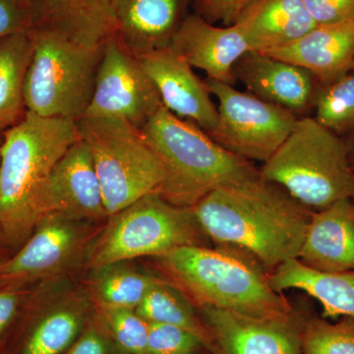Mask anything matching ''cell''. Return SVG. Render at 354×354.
Masks as SVG:
<instances>
[{"label": "cell", "instance_id": "2e32d148", "mask_svg": "<svg viewBox=\"0 0 354 354\" xmlns=\"http://www.w3.org/2000/svg\"><path fill=\"white\" fill-rule=\"evenodd\" d=\"M171 48L206 79L234 85V69L248 53V44L235 24L218 26L192 12L171 39Z\"/></svg>", "mask_w": 354, "mask_h": 354}, {"label": "cell", "instance_id": "9c48e42d", "mask_svg": "<svg viewBox=\"0 0 354 354\" xmlns=\"http://www.w3.org/2000/svg\"><path fill=\"white\" fill-rule=\"evenodd\" d=\"M218 101V125L212 138L249 162H267L292 131L297 114L234 85L205 79Z\"/></svg>", "mask_w": 354, "mask_h": 354}, {"label": "cell", "instance_id": "d6986e66", "mask_svg": "<svg viewBox=\"0 0 354 354\" xmlns=\"http://www.w3.org/2000/svg\"><path fill=\"white\" fill-rule=\"evenodd\" d=\"M306 69L320 85L333 82L354 67V21L317 25L295 43L265 53Z\"/></svg>", "mask_w": 354, "mask_h": 354}, {"label": "cell", "instance_id": "e575fe53", "mask_svg": "<svg viewBox=\"0 0 354 354\" xmlns=\"http://www.w3.org/2000/svg\"><path fill=\"white\" fill-rule=\"evenodd\" d=\"M66 354H106V342L95 328L91 327L70 346Z\"/></svg>", "mask_w": 354, "mask_h": 354}, {"label": "cell", "instance_id": "e0dca14e", "mask_svg": "<svg viewBox=\"0 0 354 354\" xmlns=\"http://www.w3.org/2000/svg\"><path fill=\"white\" fill-rule=\"evenodd\" d=\"M192 0H114L115 37L134 57L171 46Z\"/></svg>", "mask_w": 354, "mask_h": 354}, {"label": "cell", "instance_id": "f546056e", "mask_svg": "<svg viewBox=\"0 0 354 354\" xmlns=\"http://www.w3.org/2000/svg\"><path fill=\"white\" fill-rule=\"evenodd\" d=\"M148 324L150 354H201L208 351L201 339L188 330L167 324Z\"/></svg>", "mask_w": 354, "mask_h": 354}, {"label": "cell", "instance_id": "8d00e7d4", "mask_svg": "<svg viewBox=\"0 0 354 354\" xmlns=\"http://www.w3.org/2000/svg\"><path fill=\"white\" fill-rule=\"evenodd\" d=\"M12 250L7 246L6 241H3L1 235H0V264L8 259L12 255Z\"/></svg>", "mask_w": 354, "mask_h": 354}, {"label": "cell", "instance_id": "d4e9b609", "mask_svg": "<svg viewBox=\"0 0 354 354\" xmlns=\"http://www.w3.org/2000/svg\"><path fill=\"white\" fill-rule=\"evenodd\" d=\"M135 310L147 322L167 324L192 333L213 354L211 334L202 316L197 315L194 304L169 279L153 286Z\"/></svg>", "mask_w": 354, "mask_h": 354}, {"label": "cell", "instance_id": "ab89813d", "mask_svg": "<svg viewBox=\"0 0 354 354\" xmlns=\"http://www.w3.org/2000/svg\"><path fill=\"white\" fill-rule=\"evenodd\" d=\"M353 69H354V67H353Z\"/></svg>", "mask_w": 354, "mask_h": 354}, {"label": "cell", "instance_id": "83f0119b", "mask_svg": "<svg viewBox=\"0 0 354 354\" xmlns=\"http://www.w3.org/2000/svg\"><path fill=\"white\" fill-rule=\"evenodd\" d=\"M301 354H354V318L341 317L332 323L323 317H305Z\"/></svg>", "mask_w": 354, "mask_h": 354}, {"label": "cell", "instance_id": "4dcf8cb0", "mask_svg": "<svg viewBox=\"0 0 354 354\" xmlns=\"http://www.w3.org/2000/svg\"><path fill=\"white\" fill-rule=\"evenodd\" d=\"M316 25H335L354 21V0H304Z\"/></svg>", "mask_w": 354, "mask_h": 354}, {"label": "cell", "instance_id": "cb8c5ba5", "mask_svg": "<svg viewBox=\"0 0 354 354\" xmlns=\"http://www.w3.org/2000/svg\"><path fill=\"white\" fill-rule=\"evenodd\" d=\"M86 310L85 300L79 297L51 307L28 330L20 354L64 353L82 330Z\"/></svg>", "mask_w": 354, "mask_h": 354}, {"label": "cell", "instance_id": "f35d334b", "mask_svg": "<svg viewBox=\"0 0 354 354\" xmlns=\"http://www.w3.org/2000/svg\"><path fill=\"white\" fill-rule=\"evenodd\" d=\"M353 201H354V198H353Z\"/></svg>", "mask_w": 354, "mask_h": 354}, {"label": "cell", "instance_id": "44dd1931", "mask_svg": "<svg viewBox=\"0 0 354 354\" xmlns=\"http://www.w3.org/2000/svg\"><path fill=\"white\" fill-rule=\"evenodd\" d=\"M234 24L249 50L262 53L295 43L317 26L304 0H254Z\"/></svg>", "mask_w": 354, "mask_h": 354}, {"label": "cell", "instance_id": "1f68e13d", "mask_svg": "<svg viewBox=\"0 0 354 354\" xmlns=\"http://www.w3.org/2000/svg\"><path fill=\"white\" fill-rule=\"evenodd\" d=\"M254 0H192L193 12L223 26L234 24L239 14Z\"/></svg>", "mask_w": 354, "mask_h": 354}, {"label": "cell", "instance_id": "484cf974", "mask_svg": "<svg viewBox=\"0 0 354 354\" xmlns=\"http://www.w3.org/2000/svg\"><path fill=\"white\" fill-rule=\"evenodd\" d=\"M95 283L99 306L136 309L153 286L165 279L156 278L132 270L104 268Z\"/></svg>", "mask_w": 354, "mask_h": 354}, {"label": "cell", "instance_id": "52a82bcc", "mask_svg": "<svg viewBox=\"0 0 354 354\" xmlns=\"http://www.w3.org/2000/svg\"><path fill=\"white\" fill-rule=\"evenodd\" d=\"M88 258L95 271L139 257H162L179 247L204 245L194 209L167 202L150 193L109 216Z\"/></svg>", "mask_w": 354, "mask_h": 354}, {"label": "cell", "instance_id": "74e56055", "mask_svg": "<svg viewBox=\"0 0 354 354\" xmlns=\"http://www.w3.org/2000/svg\"><path fill=\"white\" fill-rule=\"evenodd\" d=\"M2 135H0V144H1Z\"/></svg>", "mask_w": 354, "mask_h": 354}, {"label": "cell", "instance_id": "ac0fdd59", "mask_svg": "<svg viewBox=\"0 0 354 354\" xmlns=\"http://www.w3.org/2000/svg\"><path fill=\"white\" fill-rule=\"evenodd\" d=\"M297 260L325 272L354 270V201L344 199L313 212Z\"/></svg>", "mask_w": 354, "mask_h": 354}, {"label": "cell", "instance_id": "ba28073f", "mask_svg": "<svg viewBox=\"0 0 354 354\" xmlns=\"http://www.w3.org/2000/svg\"><path fill=\"white\" fill-rule=\"evenodd\" d=\"M77 125L94 160L109 216L158 192L164 167L141 128L108 118H84Z\"/></svg>", "mask_w": 354, "mask_h": 354}, {"label": "cell", "instance_id": "8fae6325", "mask_svg": "<svg viewBox=\"0 0 354 354\" xmlns=\"http://www.w3.org/2000/svg\"><path fill=\"white\" fill-rule=\"evenodd\" d=\"M74 221L58 215L41 218L29 239L0 264V288H26L70 267L87 242Z\"/></svg>", "mask_w": 354, "mask_h": 354}, {"label": "cell", "instance_id": "4316f807", "mask_svg": "<svg viewBox=\"0 0 354 354\" xmlns=\"http://www.w3.org/2000/svg\"><path fill=\"white\" fill-rule=\"evenodd\" d=\"M321 125L344 136L354 127V69L333 82L320 85L313 106Z\"/></svg>", "mask_w": 354, "mask_h": 354}, {"label": "cell", "instance_id": "ffe728a7", "mask_svg": "<svg viewBox=\"0 0 354 354\" xmlns=\"http://www.w3.org/2000/svg\"><path fill=\"white\" fill-rule=\"evenodd\" d=\"M30 30L104 41L115 34L114 0H24ZM28 31V32H29Z\"/></svg>", "mask_w": 354, "mask_h": 354}, {"label": "cell", "instance_id": "f1b7e54d", "mask_svg": "<svg viewBox=\"0 0 354 354\" xmlns=\"http://www.w3.org/2000/svg\"><path fill=\"white\" fill-rule=\"evenodd\" d=\"M113 337L130 354L149 353V324L135 309L100 306Z\"/></svg>", "mask_w": 354, "mask_h": 354}, {"label": "cell", "instance_id": "836d02e7", "mask_svg": "<svg viewBox=\"0 0 354 354\" xmlns=\"http://www.w3.org/2000/svg\"><path fill=\"white\" fill-rule=\"evenodd\" d=\"M30 30L24 0H0V39Z\"/></svg>", "mask_w": 354, "mask_h": 354}, {"label": "cell", "instance_id": "277c9868", "mask_svg": "<svg viewBox=\"0 0 354 354\" xmlns=\"http://www.w3.org/2000/svg\"><path fill=\"white\" fill-rule=\"evenodd\" d=\"M165 171L158 193L167 202L194 208L209 193L260 174L252 162L221 147L189 121L164 106L141 128Z\"/></svg>", "mask_w": 354, "mask_h": 354}, {"label": "cell", "instance_id": "7a4b0ae2", "mask_svg": "<svg viewBox=\"0 0 354 354\" xmlns=\"http://www.w3.org/2000/svg\"><path fill=\"white\" fill-rule=\"evenodd\" d=\"M80 138L76 121L26 111L0 144V235L15 252L41 220V201L51 172Z\"/></svg>", "mask_w": 354, "mask_h": 354}, {"label": "cell", "instance_id": "d6a6232c", "mask_svg": "<svg viewBox=\"0 0 354 354\" xmlns=\"http://www.w3.org/2000/svg\"><path fill=\"white\" fill-rule=\"evenodd\" d=\"M26 288H0V339L15 322L31 295Z\"/></svg>", "mask_w": 354, "mask_h": 354}, {"label": "cell", "instance_id": "8992f818", "mask_svg": "<svg viewBox=\"0 0 354 354\" xmlns=\"http://www.w3.org/2000/svg\"><path fill=\"white\" fill-rule=\"evenodd\" d=\"M27 32L32 57L25 84L26 109L77 122L92 99L106 41H85L39 30Z\"/></svg>", "mask_w": 354, "mask_h": 354}, {"label": "cell", "instance_id": "7402d4cb", "mask_svg": "<svg viewBox=\"0 0 354 354\" xmlns=\"http://www.w3.org/2000/svg\"><path fill=\"white\" fill-rule=\"evenodd\" d=\"M269 281L279 293L288 290L304 291L321 304L323 318H354V270L319 272L291 259L270 272Z\"/></svg>", "mask_w": 354, "mask_h": 354}, {"label": "cell", "instance_id": "d590c367", "mask_svg": "<svg viewBox=\"0 0 354 354\" xmlns=\"http://www.w3.org/2000/svg\"><path fill=\"white\" fill-rule=\"evenodd\" d=\"M348 147L349 162L354 169V127L342 136Z\"/></svg>", "mask_w": 354, "mask_h": 354}, {"label": "cell", "instance_id": "5b68a950", "mask_svg": "<svg viewBox=\"0 0 354 354\" xmlns=\"http://www.w3.org/2000/svg\"><path fill=\"white\" fill-rule=\"evenodd\" d=\"M313 212L354 198V169L344 138L313 116L298 118L278 151L259 169Z\"/></svg>", "mask_w": 354, "mask_h": 354}, {"label": "cell", "instance_id": "7c38bea8", "mask_svg": "<svg viewBox=\"0 0 354 354\" xmlns=\"http://www.w3.org/2000/svg\"><path fill=\"white\" fill-rule=\"evenodd\" d=\"M202 318L213 342V354H301L305 317L263 318L203 307Z\"/></svg>", "mask_w": 354, "mask_h": 354}, {"label": "cell", "instance_id": "9a60e30c", "mask_svg": "<svg viewBox=\"0 0 354 354\" xmlns=\"http://www.w3.org/2000/svg\"><path fill=\"white\" fill-rule=\"evenodd\" d=\"M235 82L247 92L302 118L313 109L320 83L297 65L256 51H248L234 69Z\"/></svg>", "mask_w": 354, "mask_h": 354}, {"label": "cell", "instance_id": "603a6c76", "mask_svg": "<svg viewBox=\"0 0 354 354\" xmlns=\"http://www.w3.org/2000/svg\"><path fill=\"white\" fill-rule=\"evenodd\" d=\"M32 57L27 32L0 39V135L17 124L27 111L25 84Z\"/></svg>", "mask_w": 354, "mask_h": 354}, {"label": "cell", "instance_id": "3957f363", "mask_svg": "<svg viewBox=\"0 0 354 354\" xmlns=\"http://www.w3.org/2000/svg\"><path fill=\"white\" fill-rule=\"evenodd\" d=\"M169 281L198 306L274 318L293 309L270 285L269 272L234 248L188 245L158 258Z\"/></svg>", "mask_w": 354, "mask_h": 354}, {"label": "cell", "instance_id": "6da1fadb", "mask_svg": "<svg viewBox=\"0 0 354 354\" xmlns=\"http://www.w3.org/2000/svg\"><path fill=\"white\" fill-rule=\"evenodd\" d=\"M193 209L207 239L247 254L269 274L297 259L313 214L261 174L214 190Z\"/></svg>", "mask_w": 354, "mask_h": 354}, {"label": "cell", "instance_id": "5bb4252c", "mask_svg": "<svg viewBox=\"0 0 354 354\" xmlns=\"http://www.w3.org/2000/svg\"><path fill=\"white\" fill-rule=\"evenodd\" d=\"M39 211L41 220L50 215L72 220L109 216L94 160L81 137L69 147L51 172Z\"/></svg>", "mask_w": 354, "mask_h": 354}, {"label": "cell", "instance_id": "30bf717a", "mask_svg": "<svg viewBox=\"0 0 354 354\" xmlns=\"http://www.w3.org/2000/svg\"><path fill=\"white\" fill-rule=\"evenodd\" d=\"M162 106L160 95L138 58L120 44L115 35L109 37L83 118L121 120L142 128Z\"/></svg>", "mask_w": 354, "mask_h": 354}, {"label": "cell", "instance_id": "4fadbf2b", "mask_svg": "<svg viewBox=\"0 0 354 354\" xmlns=\"http://www.w3.org/2000/svg\"><path fill=\"white\" fill-rule=\"evenodd\" d=\"M155 86L162 106L211 136L218 125V108L205 80L171 46L137 57Z\"/></svg>", "mask_w": 354, "mask_h": 354}]
</instances>
